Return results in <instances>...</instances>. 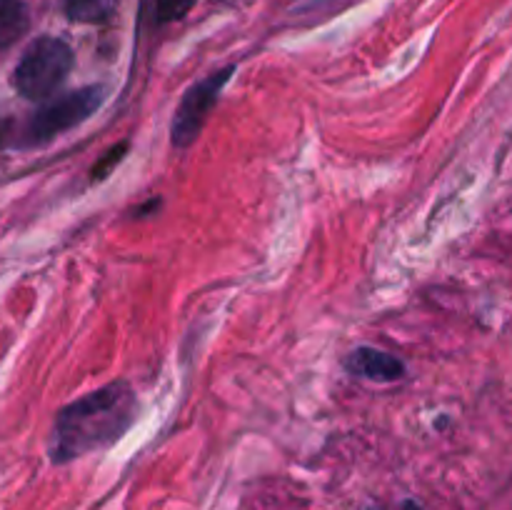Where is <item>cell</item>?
<instances>
[{
	"label": "cell",
	"mask_w": 512,
	"mask_h": 510,
	"mask_svg": "<svg viewBox=\"0 0 512 510\" xmlns=\"http://www.w3.org/2000/svg\"><path fill=\"white\" fill-rule=\"evenodd\" d=\"M135 405L133 388L125 380H115L60 410L50 438L55 463H65L118 440L133 423Z\"/></svg>",
	"instance_id": "cell-1"
},
{
	"label": "cell",
	"mask_w": 512,
	"mask_h": 510,
	"mask_svg": "<svg viewBox=\"0 0 512 510\" xmlns=\"http://www.w3.org/2000/svg\"><path fill=\"white\" fill-rule=\"evenodd\" d=\"M73 68V50L60 38H38L28 45L13 73V85L23 98L45 100L65 83Z\"/></svg>",
	"instance_id": "cell-2"
},
{
	"label": "cell",
	"mask_w": 512,
	"mask_h": 510,
	"mask_svg": "<svg viewBox=\"0 0 512 510\" xmlns=\"http://www.w3.org/2000/svg\"><path fill=\"white\" fill-rule=\"evenodd\" d=\"M103 98V88L90 85V88L73 90V93L50 100L30 118L28 133H25L28 135V143H45V140L75 128V125L88 120L103 105Z\"/></svg>",
	"instance_id": "cell-3"
},
{
	"label": "cell",
	"mask_w": 512,
	"mask_h": 510,
	"mask_svg": "<svg viewBox=\"0 0 512 510\" xmlns=\"http://www.w3.org/2000/svg\"><path fill=\"white\" fill-rule=\"evenodd\" d=\"M230 75H233V68H225L213 73L210 78L195 83L188 93L180 100L178 110H175L173 128H170V135H173V145L178 148H188L195 138L203 130L205 120H208L210 110L218 103L220 90L228 85Z\"/></svg>",
	"instance_id": "cell-4"
},
{
	"label": "cell",
	"mask_w": 512,
	"mask_h": 510,
	"mask_svg": "<svg viewBox=\"0 0 512 510\" xmlns=\"http://www.w3.org/2000/svg\"><path fill=\"white\" fill-rule=\"evenodd\" d=\"M345 368L358 378L378 380V383H393L405 375V363L395 355L383 353L375 348H358L348 355Z\"/></svg>",
	"instance_id": "cell-5"
},
{
	"label": "cell",
	"mask_w": 512,
	"mask_h": 510,
	"mask_svg": "<svg viewBox=\"0 0 512 510\" xmlns=\"http://www.w3.org/2000/svg\"><path fill=\"white\" fill-rule=\"evenodd\" d=\"M28 10L20 0H0V48H8L28 30Z\"/></svg>",
	"instance_id": "cell-6"
},
{
	"label": "cell",
	"mask_w": 512,
	"mask_h": 510,
	"mask_svg": "<svg viewBox=\"0 0 512 510\" xmlns=\"http://www.w3.org/2000/svg\"><path fill=\"white\" fill-rule=\"evenodd\" d=\"M63 8L75 23H103L118 10V0H65Z\"/></svg>",
	"instance_id": "cell-7"
},
{
	"label": "cell",
	"mask_w": 512,
	"mask_h": 510,
	"mask_svg": "<svg viewBox=\"0 0 512 510\" xmlns=\"http://www.w3.org/2000/svg\"><path fill=\"white\" fill-rule=\"evenodd\" d=\"M193 5L195 0H153V20L158 25L173 23L183 18Z\"/></svg>",
	"instance_id": "cell-8"
},
{
	"label": "cell",
	"mask_w": 512,
	"mask_h": 510,
	"mask_svg": "<svg viewBox=\"0 0 512 510\" xmlns=\"http://www.w3.org/2000/svg\"><path fill=\"white\" fill-rule=\"evenodd\" d=\"M125 150H128V143L113 145V148H110L108 153H105L103 158H100L98 163H95V168H93V180H103V178H108L110 170H113L115 165H118L120 160H123Z\"/></svg>",
	"instance_id": "cell-9"
}]
</instances>
